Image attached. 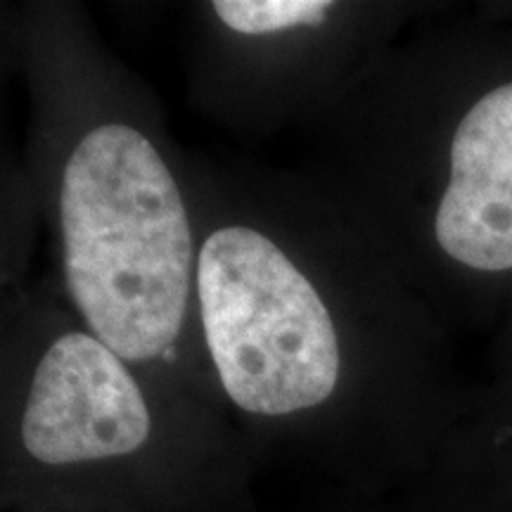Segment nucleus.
Masks as SVG:
<instances>
[{
    "label": "nucleus",
    "instance_id": "1",
    "mask_svg": "<svg viewBox=\"0 0 512 512\" xmlns=\"http://www.w3.org/2000/svg\"><path fill=\"white\" fill-rule=\"evenodd\" d=\"M60 228L64 283L88 332L126 363L174 349L197 252L176 176L143 131L107 121L76 143Z\"/></svg>",
    "mask_w": 512,
    "mask_h": 512
},
{
    "label": "nucleus",
    "instance_id": "2",
    "mask_svg": "<svg viewBox=\"0 0 512 512\" xmlns=\"http://www.w3.org/2000/svg\"><path fill=\"white\" fill-rule=\"evenodd\" d=\"M195 294L209 358L240 411L285 418L332 399L344 373L335 313L278 240L247 223L214 228Z\"/></svg>",
    "mask_w": 512,
    "mask_h": 512
},
{
    "label": "nucleus",
    "instance_id": "3",
    "mask_svg": "<svg viewBox=\"0 0 512 512\" xmlns=\"http://www.w3.org/2000/svg\"><path fill=\"white\" fill-rule=\"evenodd\" d=\"M152 415L128 363L91 332H64L38 358L22 413V444L43 465L131 456Z\"/></svg>",
    "mask_w": 512,
    "mask_h": 512
},
{
    "label": "nucleus",
    "instance_id": "4",
    "mask_svg": "<svg viewBox=\"0 0 512 512\" xmlns=\"http://www.w3.org/2000/svg\"><path fill=\"white\" fill-rule=\"evenodd\" d=\"M434 238L472 271L512 268V81L482 95L453 133Z\"/></svg>",
    "mask_w": 512,
    "mask_h": 512
},
{
    "label": "nucleus",
    "instance_id": "5",
    "mask_svg": "<svg viewBox=\"0 0 512 512\" xmlns=\"http://www.w3.org/2000/svg\"><path fill=\"white\" fill-rule=\"evenodd\" d=\"M223 27L240 36H278L320 27L335 10L330 0H219L211 5Z\"/></svg>",
    "mask_w": 512,
    "mask_h": 512
}]
</instances>
